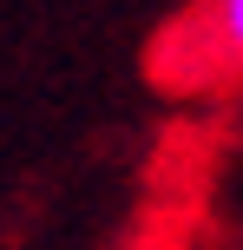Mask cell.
<instances>
[{
    "label": "cell",
    "mask_w": 243,
    "mask_h": 250,
    "mask_svg": "<svg viewBox=\"0 0 243 250\" xmlns=\"http://www.w3.org/2000/svg\"><path fill=\"white\" fill-rule=\"evenodd\" d=\"M210 13H217V40L243 60V0H210Z\"/></svg>",
    "instance_id": "1"
}]
</instances>
